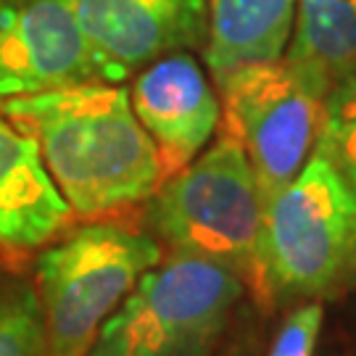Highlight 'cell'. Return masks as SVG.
Returning <instances> with one entry per match:
<instances>
[{"label": "cell", "instance_id": "obj_1", "mask_svg": "<svg viewBox=\"0 0 356 356\" xmlns=\"http://www.w3.org/2000/svg\"><path fill=\"white\" fill-rule=\"evenodd\" d=\"M38 143L45 169L76 216H108L151 201L161 166L129 103V88L90 79L0 101Z\"/></svg>", "mask_w": 356, "mask_h": 356}, {"label": "cell", "instance_id": "obj_6", "mask_svg": "<svg viewBox=\"0 0 356 356\" xmlns=\"http://www.w3.org/2000/svg\"><path fill=\"white\" fill-rule=\"evenodd\" d=\"M216 92L222 135L241 145L267 206L314 151L325 95L285 58L241 66L216 79Z\"/></svg>", "mask_w": 356, "mask_h": 356}, {"label": "cell", "instance_id": "obj_5", "mask_svg": "<svg viewBox=\"0 0 356 356\" xmlns=\"http://www.w3.org/2000/svg\"><path fill=\"white\" fill-rule=\"evenodd\" d=\"M243 293L235 272L169 254L106 319L85 356H209Z\"/></svg>", "mask_w": 356, "mask_h": 356}, {"label": "cell", "instance_id": "obj_8", "mask_svg": "<svg viewBox=\"0 0 356 356\" xmlns=\"http://www.w3.org/2000/svg\"><path fill=\"white\" fill-rule=\"evenodd\" d=\"M98 79L69 0H0V101Z\"/></svg>", "mask_w": 356, "mask_h": 356}, {"label": "cell", "instance_id": "obj_2", "mask_svg": "<svg viewBox=\"0 0 356 356\" xmlns=\"http://www.w3.org/2000/svg\"><path fill=\"white\" fill-rule=\"evenodd\" d=\"M151 227L169 254L235 272L259 306H272L264 267V198L245 153L219 135L151 198Z\"/></svg>", "mask_w": 356, "mask_h": 356}, {"label": "cell", "instance_id": "obj_4", "mask_svg": "<svg viewBox=\"0 0 356 356\" xmlns=\"http://www.w3.org/2000/svg\"><path fill=\"white\" fill-rule=\"evenodd\" d=\"M264 267L272 301L319 298L356 275V193L317 148L264 206Z\"/></svg>", "mask_w": 356, "mask_h": 356}, {"label": "cell", "instance_id": "obj_11", "mask_svg": "<svg viewBox=\"0 0 356 356\" xmlns=\"http://www.w3.org/2000/svg\"><path fill=\"white\" fill-rule=\"evenodd\" d=\"M298 0H206L204 61L214 82L248 64L280 61Z\"/></svg>", "mask_w": 356, "mask_h": 356}, {"label": "cell", "instance_id": "obj_14", "mask_svg": "<svg viewBox=\"0 0 356 356\" xmlns=\"http://www.w3.org/2000/svg\"><path fill=\"white\" fill-rule=\"evenodd\" d=\"M0 356H48L42 306L29 282H0Z\"/></svg>", "mask_w": 356, "mask_h": 356}, {"label": "cell", "instance_id": "obj_9", "mask_svg": "<svg viewBox=\"0 0 356 356\" xmlns=\"http://www.w3.org/2000/svg\"><path fill=\"white\" fill-rule=\"evenodd\" d=\"M129 103L156 148L161 182L206 151L222 119L219 92L188 51L169 53L138 72Z\"/></svg>", "mask_w": 356, "mask_h": 356}, {"label": "cell", "instance_id": "obj_7", "mask_svg": "<svg viewBox=\"0 0 356 356\" xmlns=\"http://www.w3.org/2000/svg\"><path fill=\"white\" fill-rule=\"evenodd\" d=\"M101 82L122 85L169 53L204 45L206 0H69Z\"/></svg>", "mask_w": 356, "mask_h": 356}, {"label": "cell", "instance_id": "obj_13", "mask_svg": "<svg viewBox=\"0 0 356 356\" xmlns=\"http://www.w3.org/2000/svg\"><path fill=\"white\" fill-rule=\"evenodd\" d=\"M314 148L356 193V72L335 82L327 92Z\"/></svg>", "mask_w": 356, "mask_h": 356}, {"label": "cell", "instance_id": "obj_3", "mask_svg": "<svg viewBox=\"0 0 356 356\" xmlns=\"http://www.w3.org/2000/svg\"><path fill=\"white\" fill-rule=\"evenodd\" d=\"M164 259L161 243L132 229L92 222L76 227L35 261L48 356H85L106 319Z\"/></svg>", "mask_w": 356, "mask_h": 356}, {"label": "cell", "instance_id": "obj_15", "mask_svg": "<svg viewBox=\"0 0 356 356\" xmlns=\"http://www.w3.org/2000/svg\"><path fill=\"white\" fill-rule=\"evenodd\" d=\"M322 327V306L317 301L298 306L282 322L269 356H314Z\"/></svg>", "mask_w": 356, "mask_h": 356}, {"label": "cell", "instance_id": "obj_12", "mask_svg": "<svg viewBox=\"0 0 356 356\" xmlns=\"http://www.w3.org/2000/svg\"><path fill=\"white\" fill-rule=\"evenodd\" d=\"M282 58L327 98L335 82L356 72V0H298Z\"/></svg>", "mask_w": 356, "mask_h": 356}, {"label": "cell", "instance_id": "obj_10", "mask_svg": "<svg viewBox=\"0 0 356 356\" xmlns=\"http://www.w3.org/2000/svg\"><path fill=\"white\" fill-rule=\"evenodd\" d=\"M72 216L38 143L0 108V245L38 248L56 238Z\"/></svg>", "mask_w": 356, "mask_h": 356}]
</instances>
